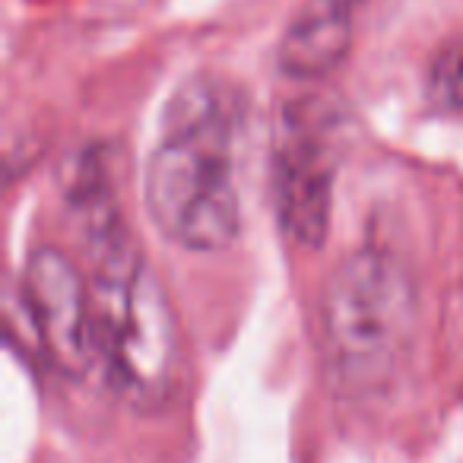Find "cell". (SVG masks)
Instances as JSON below:
<instances>
[{
	"label": "cell",
	"mask_w": 463,
	"mask_h": 463,
	"mask_svg": "<svg viewBox=\"0 0 463 463\" xmlns=\"http://www.w3.org/2000/svg\"><path fill=\"white\" fill-rule=\"evenodd\" d=\"M235 128L239 105L213 77L187 80L165 105L143 197L156 229L184 251H225L239 235Z\"/></svg>",
	"instance_id": "1"
},
{
	"label": "cell",
	"mask_w": 463,
	"mask_h": 463,
	"mask_svg": "<svg viewBox=\"0 0 463 463\" xmlns=\"http://www.w3.org/2000/svg\"><path fill=\"white\" fill-rule=\"evenodd\" d=\"M92 245L90 298L96 362L124 403L156 412L172 400L181 365L172 298L121 222L92 232Z\"/></svg>",
	"instance_id": "2"
},
{
	"label": "cell",
	"mask_w": 463,
	"mask_h": 463,
	"mask_svg": "<svg viewBox=\"0 0 463 463\" xmlns=\"http://www.w3.org/2000/svg\"><path fill=\"white\" fill-rule=\"evenodd\" d=\"M416 283L393 254L362 248L324 286L321 334L330 378L346 393L391 384L416 334Z\"/></svg>",
	"instance_id": "3"
},
{
	"label": "cell",
	"mask_w": 463,
	"mask_h": 463,
	"mask_svg": "<svg viewBox=\"0 0 463 463\" xmlns=\"http://www.w3.org/2000/svg\"><path fill=\"white\" fill-rule=\"evenodd\" d=\"M336 115L330 105L302 99L283 109L273 137L277 216L296 245L321 248L330 229L336 175Z\"/></svg>",
	"instance_id": "4"
},
{
	"label": "cell",
	"mask_w": 463,
	"mask_h": 463,
	"mask_svg": "<svg viewBox=\"0 0 463 463\" xmlns=\"http://www.w3.org/2000/svg\"><path fill=\"white\" fill-rule=\"evenodd\" d=\"M23 302L52 368L64 378H83L96 365L90 283L58 248H39L23 270Z\"/></svg>",
	"instance_id": "5"
},
{
	"label": "cell",
	"mask_w": 463,
	"mask_h": 463,
	"mask_svg": "<svg viewBox=\"0 0 463 463\" xmlns=\"http://www.w3.org/2000/svg\"><path fill=\"white\" fill-rule=\"evenodd\" d=\"M353 45V0H308L279 42V71L292 80H321L346 61Z\"/></svg>",
	"instance_id": "6"
},
{
	"label": "cell",
	"mask_w": 463,
	"mask_h": 463,
	"mask_svg": "<svg viewBox=\"0 0 463 463\" xmlns=\"http://www.w3.org/2000/svg\"><path fill=\"white\" fill-rule=\"evenodd\" d=\"M429 102L441 111L463 109V42H450L429 67Z\"/></svg>",
	"instance_id": "7"
}]
</instances>
